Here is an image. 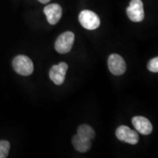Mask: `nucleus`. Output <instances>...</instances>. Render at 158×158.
I'll return each mask as SVG.
<instances>
[{
  "label": "nucleus",
  "instance_id": "nucleus-4",
  "mask_svg": "<svg viewBox=\"0 0 158 158\" xmlns=\"http://www.w3.org/2000/svg\"><path fill=\"white\" fill-rule=\"evenodd\" d=\"M116 135L119 141L135 145L139 141V135L135 130H131L127 126H119L116 131Z\"/></svg>",
  "mask_w": 158,
  "mask_h": 158
},
{
  "label": "nucleus",
  "instance_id": "nucleus-5",
  "mask_svg": "<svg viewBox=\"0 0 158 158\" xmlns=\"http://www.w3.org/2000/svg\"><path fill=\"white\" fill-rule=\"evenodd\" d=\"M108 66L112 74L114 76H121L125 73L127 69L125 61L118 54H111L108 57Z\"/></svg>",
  "mask_w": 158,
  "mask_h": 158
},
{
  "label": "nucleus",
  "instance_id": "nucleus-10",
  "mask_svg": "<svg viewBox=\"0 0 158 158\" xmlns=\"http://www.w3.org/2000/svg\"><path fill=\"white\" fill-rule=\"evenodd\" d=\"M73 145L75 149L79 152H86L92 147V143L90 141H86L79 136L78 134L75 135L72 139Z\"/></svg>",
  "mask_w": 158,
  "mask_h": 158
},
{
  "label": "nucleus",
  "instance_id": "nucleus-6",
  "mask_svg": "<svg viewBox=\"0 0 158 158\" xmlns=\"http://www.w3.org/2000/svg\"><path fill=\"white\" fill-rule=\"evenodd\" d=\"M127 14L133 22H141L144 19L143 5L141 0H132L127 8Z\"/></svg>",
  "mask_w": 158,
  "mask_h": 158
},
{
  "label": "nucleus",
  "instance_id": "nucleus-8",
  "mask_svg": "<svg viewBox=\"0 0 158 158\" xmlns=\"http://www.w3.org/2000/svg\"><path fill=\"white\" fill-rule=\"evenodd\" d=\"M46 15L48 22L51 25H55L59 22L62 15V10L58 4H51L45 7L43 10Z\"/></svg>",
  "mask_w": 158,
  "mask_h": 158
},
{
  "label": "nucleus",
  "instance_id": "nucleus-14",
  "mask_svg": "<svg viewBox=\"0 0 158 158\" xmlns=\"http://www.w3.org/2000/svg\"><path fill=\"white\" fill-rule=\"evenodd\" d=\"M40 3H43V4H46L49 2L51 1V0H38Z\"/></svg>",
  "mask_w": 158,
  "mask_h": 158
},
{
  "label": "nucleus",
  "instance_id": "nucleus-7",
  "mask_svg": "<svg viewBox=\"0 0 158 158\" xmlns=\"http://www.w3.org/2000/svg\"><path fill=\"white\" fill-rule=\"evenodd\" d=\"M68 65L65 62H60L54 65L49 71V78L56 85H62L64 81Z\"/></svg>",
  "mask_w": 158,
  "mask_h": 158
},
{
  "label": "nucleus",
  "instance_id": "nucleus-2",
  "mask_svg": "<svg viewBox=\"0 0 158 158\" xmlns=\"http://www.w3.org/2000/svg\"><path fill=\"white\" fill-rule=\"evenodd\" d=\"M75 40V35L72 31H65L60 35L55 43V49L61 54L70 52Z\"/></svg>",
  "mask_w": 158,
  "mask_h": 158
},
{
  "label": "nucleus",
  "instance_id": "nucleus-11",
  "mask_svg": "<svg viewBox=\"0 0 158 158\" xmlns=\"http://www.w3.org/2000/svg\"><path fill=\"white\" fill-rule=\"evenodd\" d=\"M77 132H78L77 134L86 141H91V140L93 139L94 135H95V133H94L93 128L87 125V124H81V125L79 126Z\"/></svg>",
  "mask_w": 158,
  "mask_h": 158
},
{
  "label": "nucleus",
  "instance_id": "nucleus-13",
  "mask_svg": "<svg viewBox=\"0 0 158 158\" xmlns=\"http://www.w3.org/2000/svg\"><path fill=\"white\" fill-rule=\"evenodd\" d=\"M148 70L152 73L158 72V57H155L149 61L148 63Z\"/></svg>",
  "mask_w": 158,
  "mask_h": 158
},
{
  "label": "nucleus",
  "instance_id": "nucleus-1",
  "mask_svg": "<svg viewBox=\"0 0 158 158\" xmlns=\"http://www.w3.org/2000/svg\"><path fill=\"white\" fill-rule=\"evenodd\" d=\"M13 68L18 74L27 76L34 71V64L30 58L25 55H19L13 60Z\"/></svg>",
  "mask_w": 158,
  "mask_h": 158
},
{
  "label": "nucleus",
  "instance_id": "nucleus-9",
  "mask_svg": "<svg viewBox=\"0 0 158 158\" xmlns=\"http://www.w3.org/2000/svg\"><path fill=\"white\" fill-rule=\"evenodd\" d=\"M132 123L135 130L142 135H149L152 132V124L143 116H134L132 118Z\"/></svg>",
  "mask_w": 158,
  "mask_h": 158
},
{
  "label": "nucleus",
  "instance_id": "nucleus-12",
  "mask_svg": "<svg viewBox=\"0 0 158 158\" xmlns=\"http://www.w3.org/2000/svg\"><path fill=\"white\" fill-rule=\"evenodd\" d=\"M10 145L7 141H0V158H5L8 156Z\"/></svg>",
  "mask_w": 158,
  "mask_h": 158
},
{
  "label": "nucleus",
  "instance_id": "nucleus-3",
  "mask_svg": "<svg viewBox=\"0 0 158 158\" xmlns=\"http://www.w3.org/2000/svg\"><path fill=\"white\" fill-rule=\"evenodd\" d=\"M78 19L82 27L88 30H94L100 27V18L96 13L91 10H84L81 12Z\"/></svg>",
  "mask_w": 158,
  "mask_h": 158
}]
</instances>
